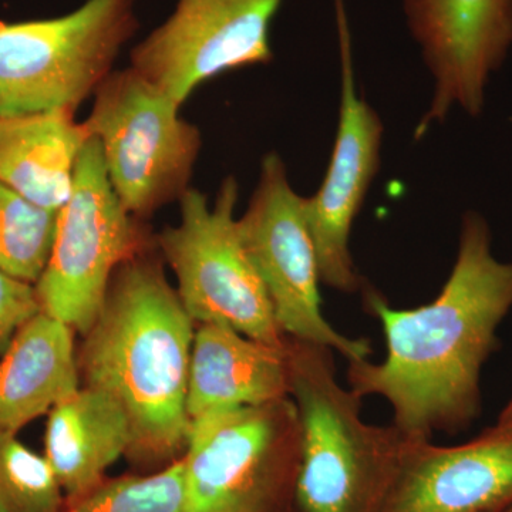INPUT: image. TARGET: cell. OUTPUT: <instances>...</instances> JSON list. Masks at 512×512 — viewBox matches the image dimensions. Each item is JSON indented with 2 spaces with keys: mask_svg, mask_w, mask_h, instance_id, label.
Here are the masks:
<instances>
[{
  "mask_svg": "<svg viewBox=\"0 0 512 512\" xmlns=\"http://www.w3.org/2000/svg\"><path fill=\"white\" fill-rule=\"evenodd\" d=\"M74 330L40 311L0 359V433L18 434L80 389Z\"/></svg>",
  "mask_w": 512,
  "mask_h": 512,
  "instance_id": "obj_15",
  "label": "cell"
},
{
  "mask_svg": "<svg viewBox=\"0 0 512 512\" xmlns=\"http://www.w3.org/2000/svg\"><path fill=\"white\" fill-rule=\"evenodd\" d=\"M192 323L161 262L143 252L117 269L84 335V386L123 404L137 456L165 460L187 443Z\"/></svg>",
  "mask_w": 512,
  "mask_h": 512,
  "instance_id": "obj_2",
  "label": "cell"
},
{
  "mask_svg": "<svg viewBox=\"0 0 512 512\" xmlns=\"http://www.w3.org/2000/svg\"><path fill=\"white\" fill-rule=\"evenodd\" d=\"M62 505L63 490L46 457L16 434L0 433V512H62Z\"/></svg>",
  "mask_w": 512,
  "mask_h": 512,
  "instance_id": "obj_19",
  "label": "cell"
},
{
  "mask_svg": "<svg viewBox=\"0 0 512 512\" xmlns=\"http://www.w3.org/2000/svg\"><path fill=\"white\" fill-rule=\"evenodd\" d=\"M363 295L382 325L386 356L349 362V389L386 400L407 439L470 429L483 412L485 363L512 311V261L495 256L484 215L467 211L461 218L456 261L433 302L393 309L376 291Z\"/></svg>",
  "mask_w": 512,
  "mask_h": 512,
  "instance_id": "obj_1",
  "label": "cell"
},
{
  "mask_svg": "<svg viewBox=\"0 0 512 512\" xmlns=\"http://www.w3.org/2000/svg\"><path fill=\"white\" fill-rule=\"evenodd\" d=\"M138 221L111 187L99 141L90 138L72 195L57 212L52 252L35 285L40 311L86 335L117 269L146 252L148 239Z\"/></svg>",
  "mask_w": 512,
  "mask_h": 512,
  "instance_id": "obj_7",
  "label": "cell"
},
{
  "mask_svg": "<svg viewBox=\"0 0 512 512\" xmlns=\"http://www.w3.org/2000/svg\"><path fill=\"white\" fill-rule=\"evenodd\" d=\"M501 413L512 414V393L510 396V400H508L507 404H505L504 409L501 410Z\"/></svg>",
  "mask_w": 512,
  "mask_h": 512,
  "instance_id": "obj_22",
  "label": "cell"
},
{
  "mask_svg": "<svg viewBox=\"0 0 512 512\" xmlns=\"http://www.w3.org/2000/svg\"><path fill=\"white\" fill-rule=\"evenodd\" d=\"M239 235L261 276L279 328L286 338L338 352L348 362L372 355L370 340L349 338L322 311L318 255L305 214V197L289 183L284 160L266 154Z\"/></svg>",
  "mask_w": 512,
  "mask_h": 512,
  "instance_id": "obj_9",
  "label": "cell"
},
{
  "mask_svg": "<svg viewBox=\"0 0 512 512\" xmlns=\"http://www.w3.org/2000/svg\"><path fill=\"white\" fill-rule=\"evenodd\" d=\"M512 507V414L453 447L407 439L382 512H504Z\"/></svg>",
  "mask_w": 512,
  "mask_h": 512,
  "instance_id": "obj_13",
  "label": "cell"
},
{
  "mask_svg": "<svg viewBox=\"0 0 512 512\" xmlns=\"http://www.w3.org/2000/svg\"><path fill=\"white\" fill-rule=\"evenodd\" d=\"M407 25L433 77L416 138L451 111L480 117L487 90L512 50V0H404Z\"/></svg>",
  "mask_w": 512,
  "mask_h": 512,
  "instance_id": "obj_11",
  "label": "cell"
},
{
  "mask_svg": "<svg viewBox=\"0 0 512 512\" xmlns=\"http://www.w3.org/2000/svg\"><path fill=\"white\" fill-rule=\"evenodd\" d=\"M289 340L301 426L296 500L305 512H382L406 436L362 419L363 399L340 384L333 350Z\"/></svg>",
  "mask_w": 512,
  "mask_h": 512,
  "instance_id": "obj_3",
  "label": "cell"
},
{
  "mask_svg": "<svg viewBox=\"0 0 512 512\" xmlns=\"http://www.w3.org/2000/svg\"><path fill=\"white\" fill-rule=\"evenodd\" d=\"M138 0H86L59 18L0 20V116L72 110L114 72Z\"/></svg>",
  "mask_w": 512,
  "mask_h": 512,
  "instance_id": "obj_4",
  "label": "cell"
},
{
  "mask_svg": "<svg viewBox=\"0 0 512 512\" xmlns=\"http://www.w3.org/2000/svg\"><path fill=\"white\" fill-rule=\"evenodd\" d=\"M185 512H268L284 476L301 463V426L291 397L229 407L190 420Z\"/></svg>",
  "mask_w": 512,
  "mask_h": 512,
  "instance_id": "obj_8",
  "label": "cell"
},
{
  "mask_svg": "<svg viewBox=\"0 0 512 512\" xmlns=\"http://www.w3.org/2000/svg\"><path fill=\"white\" fill-rule=\"evenodd\" d=\"M338 19L342 60L338 131L322 185L305 198V214L322 285L355 293L365 285L350 252V234L379 171L383 123L357 93L343 5L338 6Z\"/></svg>",
  "mask_w": 512,
  "mask_h": 512,
  "instance_id": "obj_12",
  "label": "cell"
},
{
  "mask_svg": "<svg viewBox=\"0 0 512 512\" xmlns=\"http://www.w3.org/2000/svg\"><path fill=\"white\" fill-rule=\"evenodd\" d=\"M133 430L119 400L82 386L49 412L45 457L70 500L99 487L104 473L130 451Z\"/></svg>",
  "mask_w": 512,
  "mask_h": 512,
  "instance_id": "obj_16",
  "label": "cell"
},
{
  "mask_svg": "<svg viewBox=\"0 0 512 512\" xmlns=\"http://www.w3.org/2000/svg\"><path fill=\"white\" fill-rule=\"evenodd\" d=\"M291 340L276 346L222 323H202L192 340L188 417L229 407H256L289 399Z\"/></svg>",
  "mask_w": 512,
  "mask_h": 512,
  "instance_id": "obj_14",
  "label": "cell"
},
{
  "mask_svg": "<svg viewBox=\"0 0 512 512\" xmlns=\"http://www.w3.org/2000/svg\"><path fill=\"white\" fill-rule=\"evenodd\" d=\"M90 138L72 110L0 116V183L59 212L72 195L77 163Z\"/></svg>",
  "mask_w": 512,
  "mask_h": 512,
  "instance_id": "obj_17",
  "label": "cell"
},
{
  "mask_svg": "<svg viewBox=\"0 0 512 512\" xmlns=\"http://www.w3.org/2000/svg\"><path fill=\"white\" fill-rule=\"evenodd\" d=\"M282 0H177L130 53V67L183 107L222 73L274 59L269 29Z\"/></svg>",
  "mask_w": 512,
  "mask_h": 512,
  "instance_id": "obj_10",
  "label": "cell"
},
{
  "mask_svg": "<svg viewBox=\"0 0 512 512\" xmlns=\"http://www.w3.org/2000/svg\"><path fill=\"white\" fill-rule=\"evenodd\" d=\"M504 512H512V507L508 508V510H505Z\"/></svg>",
  "mask_w": 512,
  "mask_h": 512,
  "instance_id": "obj_23",
  "label": "cell"
},
{
  "mask_svg": "<svg viewBox=\"0 0 512 512\" xmlns=\"http://www.w3.org/2000/svg\"><path fill=\"white\" fill-rule=\"evenodd\" d=\"M40 312L36 286L0 271V353L30 318Z\"/></svg>",
  "mask_w": 512,
  "mask_h": 512,
  "instance_id": "obj_21",
  "label": "cell"
},
{
  "mask_svg": "<svg viewBox=\"0 0 512 512\" xmlns=\"http://www.w3.org/2000/svg\"><path fill=\"white\" fill-rule=\"evenodd\" d=\"M56 225L57 212L0 183V271L36 285L49 261Z\"/></svg>",
  "mask_w": 512,
  "mask_h": 512,
  "instance_id": "obj_18",
  "label": "cell"
},
{
  "mask_svg": "<svg viewBox=\"0 0 512 512\" xmlns=\"http://www.w3.org/2000/svg\"><path fill=\"white\" fill-rule=\"evenodd\" d=\"M237 178L222 181L217 200L188 188L180 222L165 227L158 248L173 269L181 303L194 322L222 323L249 338L285 345L271 299L239 235Z\"/></svg>",
  "mask_w": 512,
  "mask_h": 512,
  "instance_id": "obj_6",
  "label": "cell"
},
{
  "mask_svg": "<svg viewBox=\"0 0 512 512\" xmlns=\"http://www.w3.org/2000/svg\"><path fill=\"white\" fill-rule=\"evenodd\" d=\"M64 512H185L183 458L151 476L101 483Z\"/></svg>",
  "mask_w": 512,
  "mask_h": 512,
  "instance_id": "obj_20",
  "label": "cell"
},
{
  "mask_svg": "<svg viewBox=\"0 0 512 512\" xmlns=\"http://www.w3.org/2000/svg\"><path fill=\"white\" fill-rule=\"evenodd\" d=\"M180 104L136 70H114L94 93L83 121L103 153L107 177L123 207L141 220L191 187L200 130Z\"/></svg>",
  "mask_w": 512,
  "mask_h": 512,
  "instance_id": "obj_5",
  "label": "cell"
}]
</instances>
